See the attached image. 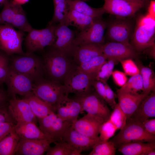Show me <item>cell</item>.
Wrapping results in <instances>:
<instances>
[{
	"instance_id": "6da1fadb",
	"label": "cell",
	"mask_w": 155,
	"mask_h": 155,
	"mask_svg": "<svg viewBox=\"0 0 155 155\" xmlns=\"http://www.w3.org/2000/svg\"><path fill=\"white\" fill-rule=\"evenodd\" d=\"M69 57L51 47L43 56L44 72L46 78L60 83L63 82L73 65Z\"/></svg>"
},
{
	"instance_id": "7a4b0ae2",
	"label": "cell",
	"mask_w": 155,
	"mask_h": 155,
	"mask_svg": "<svg viewBox=\"0 0 155 155\" xmlns=\"http://www.w3.org/2000/svg\"><path fill=\"white\" fill-rule=\"evenodd\" d=\"M10 67L30 77L34 82L43 77V59L34 53L10 56Z\"/></svg>"
},
{
	"instance_id": "3957f363",
	"label": "cell",
	"mask_w": 155,
	"mask_h": 155,
	"mask_svg": "<svg viewBox=\"0 0 155 155\" xmlns=\"http://www.w3.org/2000/svg\"><path fill=\"white\" fill-rule=\"evenodd\" d=\"M155 33V17L148 13L138 20L131 44L140 51L151 47L154 45Z\"/></svg>"
},
{
	"instance_id": "277c9868",
	"label": "cell",
	"mask_w": 155,
	"mask_h": 155,
	"mask_svg": "<svg viewBox=\"0 0 155 155\" xmlns=\"http://www.w3.org/2000/svg\"><path fill=\"white\" fill-rule=\"evenodd\" d=\"M110 141L115 147H118L122 144L132 142H155V135L147 132L142 123L129 119L118 134Z\"/></svg>"
},
{
	"instance_id": "5b68a950",
	"label": "cell",
	"mask_w": 155,
	"mask_h": 155,
	"mask_svg": "<svg viewBox=\"0 0 155 155\" xmlns=\"http://www.w3.org/2000/svg\"><path fill=\"white\" fill-rule=\"evenodd\" d=\"M3 5L0 13V24L10 25L24 32H28L33 28L21 5L13 0H6Z\"/></svg>"
},
{
	"instance_id": "8992f818",
	"label": "cell",
	"mask_w": 155,
	"mask_h": 155,
	"mask_svg": "<svg viewBox=\"0 0 155 155\" xmlns=\"http://www.w3.org/2000/svg\"><path fill=\"white\" fill-rule=\"evenodd\" d=\"M32 92L53 107L63 96L69 94L63 84L43 77L34 82Z\"/></svg>"
},
{
	"instance_id": "52a82bcc",
	"label": "cell",
	"mask_w": 155,
	"mask_h": 155,
	"mask_svg": "<svg viewBox=\"0 0 155 155\" xmlns=\"http://www.w3.org/2000/svg\"><path fill=\"white\" fill-rule=\"evenodd\" d=\"M93 80L78 66L73 65L65 77L63 84L69 94L73 93L76 96H82L92 92Z\"/></svg>"
},
{
	"instance_id": "ba28073f",
	"label": "cell",
	"mask_w": 155,
	"mask_h": 155,
	"mask_svg": "<svg viewBox=\"0 0 155 155\" xmlns=\"http://www.w3.org/2000/svg\"><path fill=\"white\" fill-rule=\"evenodd\" d=\"M55 25L48 24L44 28H32L28 32L25 39L26 52L34 53L42 50L46 46H51L56 38L54 34Z\"/></svg>"
},
{
	"instance_id": "9c48e42d",
	"label": "cell",
	"mask_w": 155,
	"mask_h": 155,
	"mask_svg": "<svg viewBox=\"0 0 155 155\" xmlns=\"http://www.w3.org/2000/svg\"><path fill=\"white\" fill-rule=\"evenodd\" d=\"M24 32L17 31L13 26L0 24V49L9 56L23 55L22 43Z\"/></svg>"
},
{
	"instance_id": "30bf717a",
	"label": "cell",
	"mask_w": 155,
	"mask_h": 155,
	"mask_svg": "<svg viewBox=\"0 0 155 155\" xmlns=\"http://www.w3.org/2000/svg\"><path fill=\"white\" fill-rule=\"evenodd\" d=\"M37 119L39 127L53 143L62 140L65 132L73 124L63 120L54 112L44 117Z\"/></svg>"
},
{
	"instance_id": "8fae6325",
	"label": "cell",
	"mask_w": 155,
	"mask_h": 155,
	"mask_svg": "<svg viewBox=\"0 0 155 155\" xmlns=\"http://www.w3.org/2000/svg\"><path fill=\"white\" fill-rule=\"evenodd\" d=\"M7 92L12 98L16 94L24 96L32 92L34 82L28 76L10 68L5 83Z\"/></svg>"
},
{
	"instance_id": "7c38bea8",
	"label": "cell",
	"mask_w": 155,
	"mask_h": 155,
	"mask_svg": "<svg viewBox=\"0 0 155 155\" xmlns=\"http://www.w3.org/2000/svg\"><path fill=\"white\" fill-rule=\"evenodd\" d=\"M75 98L80 103L83 111L100 118L105 122L109 119L111 112L106 102L95 92Z\"/></svg>"
},
{
	"instance_id": "4fadbf2b",
	"label": "cell",
	"mask_w": 155,
	"mask_h": 155,
	"mask_svg": "<svg viewBox=\"0 0 155 155\" xmlns=\"http://www.w3.org/2000/svg\"><path fill=\"white\" fill-rule=\"evenodd\" d=\"M106 22L100 19H96L87 29L80 31L75 36L73 41L75 46L88 44H103L104 41V32Z\"/></svg>"
},
{
	"instance_id": "5bb4252c",
	"label": "cell",
	"mask_w": 155,
	"mask_h": 155,
	"mask_svg": "<svg viewBox=\"0 0 155 155\" xmlns=\"http://www.w3.org/2000/svg\"><path fill=\"white\" fill-rule=\"evenodd\" d=\"M9 111L16 124L32 122L37 124V119L27 101L16 97L9 100Z\"/></svg>"
},
{
	"instance_id": "9a60e30c",
	"label": "cell",
	"mask_w": 155,
	"mask_h": 155,
	"mask_svg": "<svg viewBox=\"0 0 155 155\" xmlns=\"http://www.w3.org/2000/svg\"><path fill=\"white\" fill-rule=\"evenodd\" d=\"M102 7L105 12L119 17L124 18L133 16L145 5L142 3L127 0H104Z\"/></svg>"
},
{
	"instance_id": "2e32d148",
	"label": "cell",
	"mask_w": 155,
	"mask_h": 155,
	"mask_svg": "<svg viewBox=\"0 0 155 155\" xmlns=\"http://www.w3.org/2000/svg\"><path fill=\"white\" fill-rule=\"evenodd\" d=\"M55 41L50 46L71 56L75 46L73 41L75 36L74 32L64 24L55 25Z\"/></svg>"
},
{
	"instance_id": "e0dca14e",
	"label": "cell",
	"mask_w": 155,
	"mask_h": 155,
	"mask_svg": "<svg viewBox=\"0 0 155 155\" xmlns=\"http://www.w3.org/2000/svg\"><path fill=\"white\" fill-rule=\"evenodd\" d=\"M54 107L58 117L72 124L78 119L79 114L83 111L79 101L75 98H69L67 95L63 96Z\"/></svg>"
},
{
	"instance_id": "ac0fdd59",
	"label": "cell",
	"mask_w": 155,
	"mask_h": 155,
	"mask_svg": "<svg viewBox=\"0 0 155 155\" xmlns=\"http://www.w3.org/2000/svg\"><path fill=\"white\" fill-rule=\"evenodd\" d=\"M102 53L107 59L120 60L136 57V50L130 43L116 42H108L102 46Z\"/></svg>"
},
{
	"instance_id": "d6986e66",
	"label": "cell",
	"mask_w": 155,
	"mask_h": 155,
	"mask_svg": "<svg viewBox=\"0 0 155 155\" xmlns=\"http://www.w3.org/2000/svg\"><path fill=\"white\" fill-rule=\"evenodd\" d=\"M63 140L80 153L92 149L99 138L94 139L86 136L76 130L71 125L65 132Z\"/></svg>"
},
{
	"instance_id": "ffe728a7",
	"label": "cell",
	"mask_w": 155,
	"mask_h": 155,
	"mask_svg": "<svg viewBox=\"0 0 155 155\" xmlns=\"http://www.w3.org/2000/svg\"><path fill=\"white\" fill-rule=\"evenodd\" d=\"M104 122L102 119L87 113L72 125L83 135L91 138L98 139L100 127Z\"/></svg>"
},
{
	"instance_id": "44dd1931",
	"label": "cell",
	"mask_w": 155,
	"mask_h": 155,
	"mask_svg": "<svg viewBox=\"0 0 155 155\" xmlns=\"http://www.w3.org/2000/svg\"><path fill=\"white\" fill-rule=\"evenodd\" d=\"M52 143V141L48 139L20 138L18 147L15 155H43Z\"/></svg>"
},
{
	"instance_id": "7402d4cb",
	"label": "cell",
	"mask_w": 155,
	"mask_h": 155,
	"mask_svg": "<svg viewBox=\"0 0 155 155\" xmlns=\"http://www.w3.org/2000/svg\"><path fill=\"white\" fill-rule=\"evenodd\" d=\"M155 117V93L153 91L143 98L129 119L142 123L146 120Z\"/></svg>"
},
{
	"instance_id": "603a6c76",
	"label": "cell",
	"mask_w": 155,
	"mask_h": 155,
	"mask_svg": "<svg viewBox=\"0 0 155 155\" xmlns=\"http://www.w3.org/2000/svg\"><path fill=\"white\" fill-rule=\"evenodd\" d=\"M131 24L125 20H116L109 26L107 33L109 37L114 42L129 43L132 36Z\"/></svg>"
},
{
	"instance_id": "cb8c5ba5",
	"label": "cell",
	"mask_w": 155,
	"mask_h": 155,
	"mask_svg": "<svg viewBox=\"0 0 155 155\" xmlns=\"http://www.w3.org/2000/svg\"><path fill=\"white\" fill-rule=\"evenodd\" d=\"M102 44H88L75 46L71 56L79 65L102 55Z\"/></svg>"
},
{
	"instance_id": "d4e9b609",
	"label": "cell",
	"mask_w": 155,
	"mask_h": 155,
	"mask_svg": "<svg viewBox=\"0 0 155 155\" xmlns=\"http://www.w3.org/2000/svg\"><path fill=\"white\" fill-rule=\"evenodd\" d=\"M148 94L117 92L118 104L126 116V121L130 119L140 102Z\"/></svg>"
},
{
	"instance_id": "484cf974",
	"label": "cell",
	"mask_w": 155,
	"mask_h": 155,
	"mask_svg": "<svg viewBox=\"0 0 155 155\" xmlns=\"http://www.w3.org/2000/svg\"><path fill=\"white\" fill-rule=\"evenodd\" d=\"M23 98L27 101L37 119L44 117L53 112L55 113L53 106L38 98L33 92Z\"/></svg>"
},
{
	"instance_id": "4316f807",
	"label": "cell",
	"mask_w": 155,
	"mask_h": 155,
	"mask_svg": "<svg viewBox=\"0 0 155 155\" xmlns=\"http://www.w3.org/2000/svg\"><path fill=\"white\" fill-rule=\"evenodd\" d=\"M14 129L21 138L48 139L50 140L37 126V124L34 122L16 124Z\"/></svg>"
},
{
	"instance_id": "83f0119b",
	"label": "cell",
	"mask_w": 155,
	"mask_h": 155,
	"mask_svg": "<svg viewBox=\"0 0 155 155\" xmlns=\"http://www.w3.org/2000/svg\"><path fill=\"white\" fill-rule=\"evenodd\" d=\"M96 19L69 8L65 24L73 26L81 31L88 28Z\"/></svg>"
},
{
	"instance_id": "f1b7e54d",
	"label": "cell",
	"mask_w": 155,
	"mask_h": 155,
	"mask_svg": "<svg viewBox=\"0 0 155 155\" xmlns=\"http://www.w3.org/2000/svg\"><path fill=\"white\" fill-rule=\"evenodd\" d=\"M118 147V151L124 155H144L147 151L155 149V142L144 143L132 142L122 144Z\"/></svg>"
},
{
	"instance_id": "f546056e",
	"label": "cell",
	"mask_w": 155,
	"mask_h": 155,
	"mask_svg": "<svg viewBox=\"0 0 155 155\" xmlns=\"http://www.w3.org/2000/svg\"><path fill=\"white\" fill-rule=\"evenodd\" d=\"M107 59L102 54L78 65V67L92 80H96L102 65L106 62Z\"/></svg>"
},
{
	"instance_id": "4dcf8cb0",
	"label": "cell",
	"mask_w": 155,
	"mask_h": 155,
	"mask_svg": "<svg viewBox=\"0 0 155 155\" xmlns=\"http://www.w3.org/2000/svg\"><path fill=\"white\" fill-rule=\"evenodd\" d=\"M20 140L13 129L0 140V155H15Z\"/></svg>"
},
{
	"instance_id": "1f68e13d",
	"label": "cell",
	"mask_w": 155,
	"mask_h": 155,
	"mask_svg": "<svg viewBox=\"0 0 155 155\" xmlns=\"http://www.w3.org/2000/svg\"><path fill=\"white\" fill-rule=\"evenodd\" d=\"M69 8L96 19H100L105 13L102 7H91L83 0H67Z\"/></svg>"
},
{
	"instance_id": "d6a6232c",
	"label": "cell",
	"mask_w": 155,
	"mask_h": 155,
	"mask_svg": "<svg viewBox=\"0 0 155 155\" xmlns=\"http://www.w3.org/2000/svg\"><path fill=\"white\" fill-rule=\"evenodd\" d=\"M54 12L51 20L48 24L56 23L65 24L69 7L67 0H53Z\"/></svg>"
},
{
	"instance_id": "836d02e7",
	"label": "cell",
	"mask_w": 155,
	"mask_h": 155,
	"mask_svg": "<svg viewBox=\"0 0 155 155\" xmlns=\"http://www.w3.org/2000/svg\"><path fill=\"white\" fill-rule=\"evenodd\" d=\"M55 145L50 146L46 152V155H80L81 153L74 149L68 143L62 140L54 143Z\"/></svg>"
},
{
	"instance_id": "e575fe53",
	"label": "cell",
	"mask_w": 155,
	"mask_h": 155,
	"mask_svg": "<svg viewBox=\"0 0 155 155\" xmlns=\"http://www.w3.org/2000/svg\"><path fill=\"white\" fill-rule=\"evenodd\" d=\"M143 83L142 76L140 73L131 77L121 88L117 90V92L138 93L143 90Z\"/></svg>"
},
{
	"instance_id": "d590c367",
	"label": "cell",
	"mask_w": 155,
	"mask_h": 155,
	"mask_svg": "<svg viewBox=\"0 0 155 155\" xmlns=\"http://www.w3.org/2000/svg\"><path fill=\"white\" fill-rule=\"evenodd\" d=\"M140 72L142 81L143 93L149 94L152 91H155V78L152 69L148 67H143Z\"/></svg>"
},
{
	"instance_id": "8d00e7d4",
	"label": "cell",
	"mask_w": 155,
	"mask_h": 155,
	"mask_svg": "<svg viewBox=\"0 0 155 155\" xmlns=\"http://www.w3.org/2000/svg\"><path fill=\"white\" fill-rule=\"evenodd\" d=\"M89 155H114L116 152V147L110 141L100 140L93 147Z\"/></svg>"
},
{
	"instance_id": "74e56055",
	"label": "cell",
	"mask_w": 155,
	"mask_h": 155,
	"mask_svg": "<svg viewBox=\"0 0 155 155\" xmlns=\"http://www.w3.org/2000/svg\"><path fill=\"white\" fill-rule=\"evenodd\" d=\"M111 113L109 119L117 129H121L125 124L127 118L119 104L117 103Z\"/></svg>"
},
{
	"instance_id": "f35d334b",
	"label": "cell",
	"mask_w": 155,
	"mask_h": 155,
	"mask_svg": "<svg viewBox=\"0 0 155 155\" xmlns=\"http://www.w3.org/2000/svg\"><path fill=\"white\" fill-rule=\"evenodd\" d=\"M10 68V56L0 49V84L3 86Z\"/></svg>"
},
{
	"instance_id": "ab89813d",
	"label": "cell",
	"mask_w": 155,
	"mask_h": 155,
	"mask_svg": "<svg viewBox=\"0 0 155 155\" xmlns=\"http://www.w3.org/2000/svg\"><path fill=\"white\" fill-rule=\"evenodd\" d=\"M117 129L108 119L102 125L100 130L99 138L101 141H107L114 135Z\"/></svg>"
},
{
	"instance_id": "60d3db41",
	"label": "cell",
	"mask_w": 155,
	"mask_h": 155,
	"mask_svg": "<svg viewBox=\"0 0 155 155\" xmlns=\"http://www.w3.org/2000/svg\"><path fill=\"white\" fill-rule=\"evenodd\" d=\"M106 61L102 66L98 73L96 80L106 82L111 75L114 66L118 61L111 59H108Z\"/></svg>"
},
{
	"instance_id": "b9f144b4",
	"label": "cell",
	"mask_w": 155,
	"mask_h": 155,
	"mask_svg": "<svg viewBox=\"0 0 155 155\" xmlns=\"http://www.w3.org/2000/svg\"><path fill=\"white\" fill-rule=\"evenodd\" d=\"M125 73L131 76L140 73V70L131 59L120 60L119 61Z\"/></svg>"
},
{
	"instance_id": "7bdbcfd3",
	"label": "cell",
	"mask_w": 155,
	"mask_h": 155,
	"mask_svg": "<svg viewBox=\"0 0 155 155\" xmlns=\"http://www.w3.org/2000/svg\"><path fill=\"white\" fill-rule=\"evenodd\" d=\"M104 83L105 88V102L113 109L117 104L115 100L116 96L111 88L106 83V82H104Z\"/></svg>"
},
{
	"instance_id": "ee69618b",
	"label": "cell",
	"mask_w": 155,
	"mask_h": 155,
	"mask_svg": "<svg viewBox=\"0 0 155 155\" xmlns=\"http://www.w3.org/2000/svg\"><path fill=\"white\" fill-rule=\"evenodd\" d=\"M111 75L115 83L119 86H123L127 80L126 74L120 71H113Z\"/></svg>"
},
{
	"instance_id": "f6af8a7d",
	"label": "cell",
	"mask_w": 155,
	"mask_h": 155,
	"mask_svg": "<svg viewBox=\"0 0 155 155\" xmlns=\"http://www.w3.org/2000/svg\"><path fill=\"white\" fill-rule=\"evenodd\" d=\"M92 85L95 92L105 102L106 96L104 82L98 80H94L92 81Z\"/></svg>"
},
{
	"instance_id": "bcb514c9",
	"label": "cell",
	"mask_w": 155,
	"mask_h": 155,
	"mask_svg": "<svg viewBox=\"0 0 155 155\" xmlns=\"http://www.w3.org/2000/svg\"><path fill=\"white\" fill-rule=\"evenodd\" d=\"M8 105L0 107V123L9 122L16 124L9 111Z\"/></svg>"
},
{
	"instance_id": "7dc6e473",
	"label": "cell",
	"mask_w": 155,
	"mask_h": 155,
	"mask_svg": "<svg viewBox=\"0 0 155 155\" xmlns=\"http://www.w3.org/2000/svg\"><path fill=\"white\" fill-rule=\"evenodd\" d=\"M16 124L9 122L0 123V140L13 129Z\"/></svg>"
},
{
	"instance_id": "c3c4849f",
	"label": "cell",
	"mask_w": 155,
	"mask_h": 155,
	"mask_svg": "<svg viewBox=\"0 0 155 155\" xmlns=\"http://www.w3.org/2000/svg\"><path fill=\"white\" fill-rule=\"evenodd\" d=\"M11 98L7 91L0 84V107L7 105L9 100Z\"/></svg>"
},
{
	"instance_id": "681fc988",
	"label": "cell",
	"mask_w": 155,
	"mask_h": 155,
	"mask_svg": "<svg viewBox=\"0 0 155 155\" xmlns=\"http://www.w3.org/2000/svg\"><path fill=\"white\" fill-rule=\"evenodd\" d=\"M146 131L148 133L155 135V119H148L142 123Z\"/></svg>"
},
{
	"instance_id": "f907efd6",
	"label": "cell",
	"mask_w": 155,
	"mask_h": 155,
	"mask_svg": "<svg viewBox=\"0 0 155 155\" xmlns=\"http://www.w3.org/2000/svg\"><path fill=\"white\" fill-rule=\"evenodd\" d=\"M148 13L155 17V1L151 0L149 2L148 9Z\"/></svg>"
},
{
	"instance_id": "816d5d0a",
	"label": "cell",
	"mask_w": 155,
	"mask_h": 155,
	"mask_svg": "<svg viewBox=\"0 0 155 155\" xmlns=\"http://www.w3.org/2000/svg\"><path fill=\"white\" fill-rule=\"evenodd\" d=\"M130 1L142 3L145 5L147 4L150 0H127Z\"/></svg>"
},
{
	"instance_id": "f5cc1de1",
	"label": "cell",
	"mask_w": 155,
	"mask_h": 155,
	"mask_svg": "<svg viewBox=\"0 0 155 155\" xmlns=\"http://www.w3.org/2000/svg\"><path fill=\"white\" fill-rule=\"evenodd\" d=\"M15 2L20 5L24 4L28 2L29 0H13Z\"/></svg>"
},
{
	"instance_id": "db71d44e",
	"label": "cell",
	"mask_w": 155,
	"mask_h": 155,
	"mask_svg": "<svg viewBox=\"0 0 155 155\" xmlns=\"http://www.w3.org/2000/svg\"><path fill=\"white\" fill-rule=\"evenodd\" d=\"M155 149H151L147 151L145 154L144 155H155Z\"/></svg>"
},
{
	"instance_id": "11a10c76",
	"label": "cell",
	"mask_w": 155,
	"mask_h": 155,
	"mask_svg": "<svg viewBox=\"0 0 155 155\" xmlns=\"http://www.w3.org/2000/svg\"><path fill=\"white\" fill-rule=\"evenodd\" d=\"M6 0H0V3L1 5H3Z\"/></svg>"
},
{
	"instance_id": "9f6ffc18",
	"label": "cell",
	"mask_w": 155,
	"mask_h": 155,
	"mask_svg": "<svg viewBox=\"0 0 155 155\" xmlns=\"http://www.w3.org/2000/svg\"><path fill=\"white\" fill-rule=\"evenodd\" d=\"M1 3H0V6H1Z\"/></svg>"
}]
</instances>
